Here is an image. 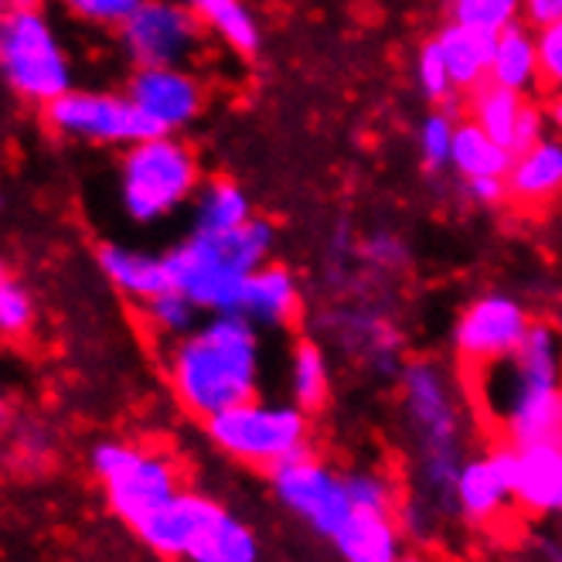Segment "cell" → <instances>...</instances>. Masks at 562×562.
Listing matches in <instances>:
<instances>
[{"label":"cell","mask_w":562,"mask_h":562,"mask_svg":"<svg viewBox=\"0 0 562 562\" xmlns=\"http://www.w3.org/2000/svg\"><path fill=\"white\" fill-rule=\"evenodd\" d=\"M508 202L521 209L549 205L562 194V140L542 137L528 150L515 154L508 168Z\"/></svg>","instance_id":"d6986e66"},{"label":"cell","mask_w":562,"mask_h":562,"mask_svg":"<svg viewBox=\"0 0 562 562\" xmlns=\"http://www.w3.org/2000/svg\"><path fill=\"white\" fill-rule=\"evenodd\" d=\"M0 277H8V256H4V249H0Z\"/></svg>","instance_id":"ab89813d"},{"label":"cell","mask_w":562,"mask_h":562,"mask_svg":"<svg viewBox=\"0 0 562 562\" xmlns=\"http://www.w3.org/2000/svg\"><path fill=\"white\" fill-rule=\"evenodd\" d=\"M126 95L154 126V134H184L209 106V86L194 65H150L130 69Z\"/></svg>","instance_id":"7c38bea8"},{"label":"cell","mask_w":562,"mask_h":562,"mask_svg":"<svg viewBox=\"0 0 562 562\" xmlns=\"http://www.w3.org/2000/svg\"><path fill=\"white\" fill-rule=\"evenodd\" d=\"M8 8H14V0H0V14H4Z\"/></svg>","instance_id":"60d3db41"},{"label":"cell","mask_w":562,"mask_h":562,"mask_svg":"<svg viewBox=\"0 0 562 562\" xmlns=\"http://www.w3.org/2000/svg\"><path fill=\"white\" fill-rule=\"evenodd\" d=\"M48 134L69 147L113 150L154 137V126L134 106L126 89L106 86H76L42 110Z\"/></svg>","instance_id":"30bf717a"},{"label":"cell","mask_w":562,"mask_h":562,"mask_svg":"<svg viewBox=\"0 0 562 562\" xmlns=\"http://www.w3.org/2000/svg\"><path fill=\"white\" fill-rule=\"evenodd\" d=\"M0 86L35 110L79 86L76 52L45 0L14 4L0 14Z\"/></svg>","instance_id":"8992f818"},{"label":"cell","mask_w":562,"mask_h":562,"mask_svg":"<svg viewBox=\"0 0 562 562\" xmlns=\"http://www.w3.org/2000/svg\"><path fill=\"white\" fill-rule=\"evenodd\" d=\"M416 79H419V89L423 95L429 99V103H437V106H447L453 103V99L460 95L453 89V79H450V69H447V58L437 45V38H429L419 55H416Z\"/></svg>","instance_id":"d6a6232c"},{"label":"cell","mask_w":562,"mask_h":562,"mask_svg":"<svg viewBox=\"0 0 562 562\" xmlns=\"http://www.w3.org/2000/svg\"><path fill=\"white\" fill-rule=\"evenodd\" d=\"M403 562H443V559H437L434 552H426V549H409Z\"/></svg>","instance_id":"74e56055"},{"label":"cell","mask_w":562,"mask_h":562,"mask_svg":"<svg viewBox=\"0 0 562 562\" xmlns=\"http://www.w3.org/2000/svg\"><path fill=\"white\" fill-rule=\"evenodd\" d=\"M95 270L134 307L175 286L168 252L144 249L123 239H103L95 246Z\"/></svg>","instance_id":"2e32d148"},{"label":"cell","mask_w":562,"mask_h":562,"mask_svg":"<svg viewBox=\"0 0 562 562\" xmlns=\"http://www.w3.org/2000/svg\"><path fill=\"white\" fill-rule=\"evenodd\" d=\"M277 233L267 218L252 215L236 233L205 236L184 233L168 252L171 283L202 314H239L246 280L270 262Z\"/></svg>","instance_id":"277c9868"},{"label":"cell","mask_w":562,"mask_h":562,"mask_svg":"<svg viewBox=\"0 0 562 562\" xmlns=\"http://www.w3.org/2000/svg\"><path fill=\"white\" fill-rule=\"evenodd\" d=\"M0 205H4V194H0Z\"/></svg>","instance_id":"b9f144b4"},{"label":"cell","mask_w":562,"mask_h":562,"mask_svg":"<svg viewBox=\"0 0 562 562\" xmlns=\"http://www.w3.org/2000/svg\"><path fill=\"white\" fill-rule=\"evenodd\" d=\"M209 443L233 464L267 474L314 447V416L290 400H246L202 423Z\"/></svg>","instance_id":"52a82bcc"},{"label":"cell","mask_w":562,"mask_h":562,"mask_svg":"<svg viewBox=\"0 0 562 562\" xmlns=\"http://www.w3.org/2000/svg\"><path fill=\"white\" fill-rule=\"evenodd\" d=\"M243 317H249L259 330H286L301 314V286L296 277L280 262H262L246 280L243 290Z\"/></svg>","instance_id":"ac0fdd59"},{"label":"cell","mask_w":562,"mask_h":562,"mask_svg":"<svg viewBox=\"0 0 562 562\" xmlns=\"http://www.w3.org/2000/svg\"><path fill=\"white\" fill-rule=\"evenodd\" d=\"M508 474L515 505L528 515H562V440L491 447Z\"/></svg>","instance_id":"5bb4252c"},{"label":"cell","mask_w":562,"mask_h":562,"mask_svg":"<svg viewBox=\"0 0 562 562\" xmlns=\"http://www.w3.org/2000/svg\"><path fill=\"white\" fill-rule=\"evenodd\" d=\"M137 314H140V324H144V330L147 335L164 348V345H171V341H178L181 335H188V330L202 321L205 314L198 311L188 296L181 293V290H164V293H157V296H150V301H144V304H137Z\"/></svg>","instance_id":"83f0119b"},{"label":"cell","mask_w":562,"mask_h":562,"mask_svg":"<svg viewBox=\"0 0 562 562\" xmlns=\"http://www.w3.org/2000/svg\"><path fill=\"white\" fill-rule=\"evenodd\" d=\"M460 375L498 440H562V330L552 321H532L512 355Z\"/></svg>","instance_id":"6da1fadb"},{"label":"cell","mask_w":562,"mask_h":562,"mask_svg":"<svg viewBox=\"0 0 562 562\" xmlns=\"http://www.w3.org/2000/svg\"><path fill=\"white\" fill-rule=\"evenodd\" d=\"M89 468L106 491L110 512L130 528L147 521L184 491L181 471L168 453L130 440H99L89 450Z\"/></svg>","instance_id":"9c48e42d"},{"label":"cell","mask_w":562,"mask_h":562,"mask_svg":"<svg viewBox=\"0 0 562 562\" xmlns=\"http://www.w3.org/2000/svg\"><path fill=\"white\" fill-rule=\"evenodd\" d=\"M188 233H205V236H225L246 225L256 212L249 194L239 181L233 178H205L202 188L194 191L188 205Z\"/></svg>","instance_id":"ffe728a7"},{"label":"cell","mask_w":562,"mask_h":562,"mask_svg":"<svg viewBox=\"0 0 562 562\" xmlns=\"http://www.w3.org/2000/svg\"><path fill=\"white\" fill-rule=\"evenodd\" d=\"M450 21L498 35L521 21V0H450Z\"/></svg>","instance_id":"4dcf8cb0"},{"label":"cell","mask_w":562,"mask_h":562,"mask_svg":"<svg viewBox=\"0 0 562 562\" xmlns=\"http://www.w3.org/2000/svg\"><path fill=\"white\" fill-rule=\"evenodd\" d=\"M262 330L243 314H205L188 335L164 345V375L178 406L209 416L262 392Z\"/></svg>","instance_id":"3957f363"},{"label":"cell","mask_w":562,"mask_h":562,"mask_svg":"<svg viewBox=\"0 0 562 562\" xmlns=\"http://www.w3.org/2000/svg\"><path fill=\"white\" fill-rule=\"evenodd\" d=\"M518 508L515 494L508 487V474L494 450L471 453L460 464L457 484H453V512L457 521L468 528H491L508 518V512Z\"/></svg>","instance_id":"9a60e30c"},{"label":"cell","mask_w":562,"mask_h":562,"mask_svg":"<svg viewBox=\"0 0 562 562\" xmlns=\"http://www.w3.org/2000/svg\"><path fill=\"white\" fill-rule=\"evenodd\" d=\"M457 113L447 106L426 113L419 123V157L426 164V171H447L453 157V134H457Z\"/></svg>","instance_id":"1f68e13d"},{"label":"cell","mask_w":562,"mask_h":562,"mask_svg":"<svg viewBox=\"0 0 562 562\" xmlns=\"http://www.w3.org/2000/svg\"><path fill=\"white\" fill-rule=\"evenodd\" d=\"M487 82L505 86L512 92H542V69H539V38L536 27L525 21L505 27L494 35V52H491V69Z\"/></svg>","instance_id":"44dd1931"},{"label":"cell","mask_w":562,"mask_h":562,"mask_svg":"<svg viewBox=\"0 0 562 562\" xmlns=\"http://www.w3.org/2000/svg\"><path fill=\"white\" fill-rule=\"evenodd\" d=\"M286 400L317 416L330 400V366L317 341L296 338L286 355Z\"/></svg>","instance_id":"d4e9b609"},{"label":"cell","mask_w":562,"mask_h":562,"mask_svg":"<svg viewBox=\"0 0 562 562\" xmlns=\"http://www.w3.org/2000/svg\"><path fill=\"white\" fill-rule=\"evenodd\" d=\"M262 477L280 512L327 549L341 539L358 512L348 491V468L327 460L314 447L270 468Z\"/></svg>","instance_id":"ba28073f"},{"label":"cell","mask_w":562,"mask_h":562,"mask_svg":"<svg viewBox=\"0 0 562 562\" xmlns=\"http://www.w3.org/2000/svg\"><path fill=\"white\" fill-rule=\"evenodd\" d=\"M539 38V69H542V92L562 89V18L536 31Z\"/></svg>","instance_id":"836d02e7"},{"label":"cell","mask_w":562,"mask_h":562,"mask_svg":"<svg viewBox=\"0 0 562 562\" xmlns=\"http://www.w3.org/2000/svg\"><path fill=\"white\" fill-rule=\"evenodd\" d=\"M471 400L440 361H409L400 372V423L409 450V494L440 518H457L453 484L471 457Z\"/></svg>","instance_id":"7a4b0ae2"},{"label":"cell","mask_w":562,"mask_h":562,"mask_svg":"<svg viewBox=\"0 0 562 562\" xmlns=\"http://www.w3.org/2000/svg\"><path fill=\"white\" fill-rule=\"evenodd\" d=\"M528 106V95L512 92L505 86L484 82L474 92H468V120H474L491 140H498L502 147H508L515 154V140H518V123L521 113Z\"/></svg>","instance_id":"484cf974"},{"label":"cell","mask_w":562,"mask_h":562,"mask_svg":"<svg viewBox=\"0 0 562 562\" xmlns=\"http://www.w3.org/2000/svg\"><path fill=\"white\" fill-rule=\"evenodd\" d=\"M468 188L474 194V202H481V205H502L508 198L505 178H477V181H468Z\"/></svg>","instance_id":"d590c367"},{"label":"cell","mask_w":562,"mask_h":562,"mask_svg":"<svg viewBox=\"0 0 562 562\" xmlns=\"http://www.w3.org/2000/svg\"><path fill=\"white\" fill-rule=\"evenodd\" d=\"M113 42L130 69H150V65H198L212 38L181 0H144L116 27Z\"/></svg>","instance_id":"8fae6325"},{"label":"cell","mask_w":562,"mask_h":562,"mask_svg":"<svg viewBox=\"0 0 562 562\" xmlns=\"http://www.w3.org/2000/svg\"><path fill=\"white\" fill-rule=\"evenodd\" d=\"M38 327V296L18 277H0V341H24Z\"/></svg>","instance_id":"f1b7e54d"},{"label":"cell","mask_w":562,"mask_h":562,"mask_svg":"<svg viewBox=\"0 0 562 562\" xmlns=\"http://www.w3.org/2000/svg\"><path fill=\"white\" fill-rule=\"evenodd\" d=\"M562 18V0H521V21L528 27H546Z\"/></svg>","instance_id":"e575fe53"},{"label":"cell","mask_w":562,"mask_h":562,"mask_svg":"<svg viewBox=\"0 0 562 562\" xmlns=\"http://www.w3.org/2000/svg\"><path fill=\"white\" fill-rule=\"evenodd\" d=\"M546 113H549V123L562 134V89L559 92H549V103H546Z\"/></svg>","instance_id":"8d00e7d4"},{"label":"cell","mask_w":562,"mask_h":562,"mask_svg":"<svg viewBox=\"0 0 562 562\" xmlns=\"http://www.w3.org/2000/svg\"><path fill=\"white\" fill-rule=\"evenodd\" d=\"M181 562H262V542L243 515L209 494Z\"/></svg>","instance_id":"e0dca14e"},{"label":"cell","mask_w":562,"mask_h":562,"mask_svg":"<svg viewBox=\"0 0 562 562\" xmlns=\"http://www.w3.org/2000/svg\"><path fill=\"white\" fill-rule=\"evenodd\" d=\"M191 14L205 24L209 38L239 58H252L259 52L262 31L246 0H181Z\"/></svg>","instance_id":"603a6c76"},{"label":"cell","mask_w":562,"mask_h":562,"mask_svg":"<svg viewBox=\"0 0 562 562\" xmlns=\"http://www.w3.org/2000/svg\"><path fill=\"white\" fill-rule=\"evenodd\" d=\"M8 419H11V409H8V403H4V395H0V429L8 426Z\"/></svg>","instance_id":"f35d334b"},{"label":"cell","mask_w":562,"mask_h":562,"mask_svg":"<svg viewBox=\"0 0 562 562\" xmlns=\"http://www.w3.org/2000/svg\"><path fill=\"white\" fill-rule=\"evenodd\" d=\"M528 327H532V317H528L525 304L515 301V296L508 293L477 296V301H471L460 311L450 335L460 372H474L512 355L528 335Z\"/></svg>","instance_id":"4fadbf2b"},{"label":"cell","mask_w":562,"mask_h":562,"mask_svg":"<svg viewBox=\"0 0 562 562\" xmlns=\"http://www.w3.org/2000/svg\"><path fill=\"white\" fill-rule=\"evenodd\" d=\"M202 157L181 134H154L130 144L113 160V205L123 222L157 228L188 212L202 188Z\"/></svg>","instance_id":"5b68a950"},{"label":"cell","mask_w":562,"mask_h":562,"mask_svg":"<svg viewBox=\"0 0 562 562\" xmlns=\"http://www.w3.org/2000/svg\"><path fill=\"white\" fill-rule=\"evenodd\" d=\"M437 45L447 58V69H450V79H453V89L460 95L474 92L477 86L487 82V69H491V52H494V35L487 31H477V27H468V24H443L440 35H437Z\"/></svg>","instance_id":"cb8c5ba5"},{"label":"cell","mask_w":562,"mask_h":562,"mask_svg":"<svg viewBox=\"0 0 562 562\" xmlns=\"http://www.w3.org/2000/svg\"><path fill=\"white\" fill-rule=\"evenodd\" d=\"M515 154L508 147H502L498 140H491L484 130L460 116L457 120V134H453V157L450 168L464 178V181H477V178H508Z\"/></svg>","instance_id":"4316f807"},{"label":"cell","mask_w":562,"mask_h":562,"mask_svg":"<svg viewBox=\"0 0 562 562\" xmlns=\"http://www.w3.org/2000/svg\"><path fill=\"white\" fill-rule=\"evenodd\" d=\"M52 4L65 21L82 31L116 35V27L134 14L144 0H52Z\"/></svg>","instance_id":"f546056e"},{"label":"cell","mask_w":562,"mask_h":562,"mask_svg":"<svg viewBox=\"0 0 562 562\" xmlns=\"http://www.w3.org/2000/svg\"><path fill=\"white\" fill-rule=\"evenodd\" d=\"M205 502H209V494L184 487L168 505L157 508L147 521H140L134 532L160 559H184V549L194 536L198 518L205 512Z\"/></svg>","instance_id":"7402d4cb"}]
</instances>
